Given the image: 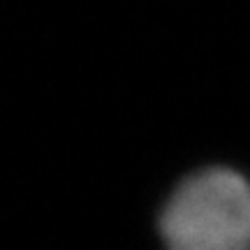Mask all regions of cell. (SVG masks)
Returning <instances> with one entry per match:
<instances>
[{"mask_svg": "<svg viewBox=\"0 0 250 250\" xmlns=\"http://www.w3.org/2000/svg\"><path fill=\"white\" fill-rule=\"evenodd\" d=\"M167 250H250V181L227 167L188 176L158 220Z\"/></svg>", "mask_w": 250, "mask_h": 250, "instance_id": "cell-1", "label": "cell"}]
</instances>
